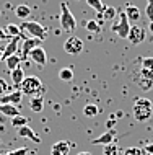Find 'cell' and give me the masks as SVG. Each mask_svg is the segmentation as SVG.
Instances as JSON below:
<instances>
[{
	"label": "cell",
	"mask_w": 153,
	"mask_h": 155,
	"mask_svg": "<svg viewBox=\"0 0 153 155\" xmlns=\"http://www.w3.org/2000/svg\"><path fill=\"white\" fill-rule=\"evenodd\" d=\"M132 114L137 123H145L153 116V103L148 98H137L132 106Z\"/></svg>",
	"instance_id": "6da1fadb"
},
{
	"label": "cell",
	"mask_w": 153,
	"mask_h": 155,
	"mask_svg": "<svg viewBox=\"0 0 153 155\" xmlns=\"http://www.w3.org/2000/svg\"><path fill=\"white\" fill-rule=\"evenodd\" d=\"M130 28H132V26H130L129 18L126 16V12H124V10L117 12V16H116V20L113 21V25H111V31H114L119 38L126 39V38L129 36Z\"/></svg>",
	"instance_id": "7a4b0ae2"
},
{
	"label": "cell",
	"mask_w": 153,
	"mask_h": 155,
	"mask_svg": "<svg viewBox=\"0 0 153 155\" xmlns=\"http://www.w3.org/2000/svg\"><path fill=\"white\" fill-rule=\"evenodd\" d=\"M20 91H21L23 95H30L31 98L39 96L41 91H43V82H41L38 77H34V75L26 77L23 80V83L20 85Z\"/></svg>",
	"instance_id": "3957f363"
},
{
	"label": "cell",
	"mask_w": 153,
	"mask_h": 155,
	"mask_svg": "<svg viewBox=\"0 0 153 155\" xmlns=\"http://www.w3.org/2000/svg\"><path fill=\"white\" fill-rule=\"evenodd\" d=\"M60 26H62V30L67 33L75 31V28H77V20L65 2L60 3Z\"/></svg>",
	"instance_id": "277c9868"
},
{
	"label": "cell",
	"mask_w": 153,
	"mask_h": 155,
	"mask_svg": "<svg viewBox=\"0 0 153 155\" xmlns=\"http://www.w3.org/2000/svg\"><path fill=\"white\" fill-rule=\"evenodd\" d=\"M20 28L24 30V33H28L31 38L39 39V41L46 39V36H47L46 28H44L41 23H38V21H23L21 25H20Z\"/></svg>",
	"instance_id": "5b68a950"
},
{
	"label": "cell",
	"mask_w": 153,
	"mask_h": 155,
	"mask_svg": "<svg viewBox=\"0 0 153 155\" xmlns=\"http://www.w3.org/2000/svg\"><path fill=\"white\" fill-rule=\"evenodd\" d=\"M64 51L70 54V56H77V54H80L83 51V41L77 36H70L64 43Z\"/></svg>",
	"instance_id": "8992f818"
},
{
	"label": "cell",
	"mask_w": 153,
	"mask_h": 155,
	"mask_svg": "<svg viewBox=\"0 0 153 155\" xmlns=\"http://www.w3.org/2000/svg\"><path fill=\"white\" fill-rule=\"evenodd\" d=\"M139 87L143 91H148L153 87V70L142 69L139 74Z\"/></svg>",
	"instance_id": "52a82bcc"
},
{
	"label": "cell",
	"mask_w": 153,
	"mask_h": 155,
	"mask_svg": "<svg viewBox=\"0 0 153 155\" xmlns=\"http://www.w3.org/2000/svg\"><path fill=\"white\" fill-rule=\"evenodd\" d=\"M145 36H147V31L143 30L142 26L135 25V26H132V28H130L127 39L130 41V44L137 46V44H140V43H143V41H145Z\"/></svg>",
	"instance_id": "ba28073f"
},
{
	"label": "cell",
	"mask_w": 153,
	"mask_h": 155,
	"mask_svg": "<svg viewBox=\"0 0 153 155\" xmlns=\"http://www.w3.org/2000/svg\"><path fill=\"white\" fill-rule=\"evenodd\" d=\"M28 59H31L34 64H38V65H46V62H47V54H46V51H44V48L38 46V48H34V49L30 52Z\"/></svg>",
	"instance_id": "9c48e42d"
},
{
	"label": "cell",
	"mask_w": 153,
	"mask_h": 155,
	"mask_svg": "<svg viewBox=\"0 0 153 155\" xmlns=\"http://www.w3.org/2000/svg\"><path fill=\"white\" fill-rule=\"evenodd\" d=\"M114 139H116V131L114 129H109V131H106L104 134H101L100 137H96V139H93L91 140V144L93 145H111L114 142Z\"/></svg>",
	"instance_id": "30bf717a"
},
{
	"label": "cell",
	"mask_w": 153,
	"mask_h": 155,
	"mask_svg": "<svg viewBox=\"0 0 153 155\" xmlns=\"http://www.w3.org/2000/svg\"><path fill=\"white\" fill-rule=\"evenodd\" d=\"M21 100H23V93L20 90L0 96V103H2V104H13V106L20 104V103H21Z\"/></svg>",
	"instance_id": "8fae6325"
},
{
	"label": "cell",
	"mask_w": 153,
	"mask_h": 155,
	"mask_svg": "<svg viewBox=\"0 0 153 155\" xmlns=\"http://www.w3.org/2000/svg\"><path fill=\"white\" fill-rule=\"evenodd\" d=\"M70 149H72V144L69 140H59L52 145L51 155H69Z\"/></svg>",
	"instance_id": "7c38bea8"
},
{
	"label": "cell",
	"mask_w": 153,
	"mask_h": 155,
	"mask_svg": "<svg viewBox=\"0 0 153 155\" xmlns=\"http://www.w3.org/2000/svg\"><path fill=\"white\" fill-rule=\"evenodd\" d=\"M39 46V39H34V38H31V39H24V43L21 44V59H28V56H30V52L33 51L34 48H38Z\"/></svg>",
	"instance_id": "4fadbf2b"
},
{
	"label": "cell",
	"mask_w": 153,
	"mask_h": 155,
	"mask_svg": "<svg viewBox=\"0 0 153 155\" xmlns=\"http://www.w3.org/2000/svg\"><path fill=\"white\" fill-rule=\"evenodd\" d=\"M18 49H20V38H13V39L8 43V46L5 49H3V59H8V57H11V56H15L16 52H18Z\"/></svg>",
	"instance_id": "5bb4252c"
},
{
	"label": "cell",
	"mask_w": 153,
	"mask_h": 155,
	"mask_svg": "<svg viewBox=\"0 0 153 155\" xmlns=\"http://www.w3.org/2000/svg\"><path fill=\"white\" fill-rule=\"evenodd\" d=\"M18 136H20V137H24V139H30V140H33V142H36V144H39V142H41V137H39L34 131H33L30 126H24V127L18 129Z\"/></svg>",
	"instance_id": "9a60e30c"
},
{
	"label": "cell",
	"mask_w": 153,
	"mask_h": 155,
	"mask_svg": "<svg viewBox=\"0 0 153 155\" xmlns=\"http://www.w3.org/2000/svg\"><path fill=\"white\" fill-rule=\"evenodd\" d=\"M124 12H126V16L129 18V21H132V23H137L140 20V16H142L139 7H135V5H127Z\"/></svg>",
	"instance_id": "2e32d148"
},
{
	"label": "cell",
	"mask_w": 153,
	"mask_h": 155,
	"mask_svg": "<svg viewBox=\"0 0 153 155\" xmlns=\"http://www.w3.org/2000/svg\"><path fill=\"white\" fill-rule=\"evenodd\" d=\"M116 16H117V10H116L113 5H106L104 10H103L101 13H98V18H103V20H106V21L116 20Z\"/></svg>",
	"instance_id": "e0dca14e"
},
{
	"label": "cell",
	"mask_w": 153,
	"mask_h": 155,
	"mask_svg": "<svg viewBox=\"0 0 153 155\" xmlns=\"http://www.w3.org/2000/svg\"><path fill=\"white\" fill-rule=\"evenodd\" d=\"M15 15H16V18L26 21V18H30V15H31V8L28 7V5H24V3H21V5H16Z\"/></svg>",
	"instance_id": "ac0fdd59"
},
{
	"label": "cell",
	"mask_w": 153,
	"mask_h": 155,
	"mask_svg": "<svg viewBox=\"0 0 153 155\" xmlns=\"http://www.w3.org/2000/svg\"><path fill=\"white\" fill-rule=\"evenodd\" d=\"M10 75H11V82H13V85H16V87H20L23 83V80L26 78L24 77V70L21 69V67H16L15 70H11Z\"/></svg>",
	"instance_id": "d6986e66"
},
{
	"label": "cell",
	"mask_w": 153,
	"mask_h": 155,
	"mask_svg": "<svg viewBox=\"0 0 153 155\" xmlns=\"http://www.w3.org/2000/svg\"><path fill=\"white\" fill-rule=\"evenodd\" d=\"M0 113L8 116V118H15V116L20 114V110L16 106H13V104H2L0 103Z\"/></svg>",
	"instance_id": "ffe728a7"
},
{
	"label": "cell",
	"mask_w": 153,
	"mask_h": 155,
	"mask_svg": "<svg viewBox=\"0 0 153 155\" xmlns=\"http://www.w3.org/2000/svg\"><path fill=\"white\" fill-rule=\"evenodd\" d=\"M30 110L34 113H41L44 110V100L43 96H34V98L30 100Z\"/></svg>",
	"instance_id": "44dd1931"
},
{
	"label": "cell",
	"mask_w": 153,
	"mask_h": 155,
	"mask_svg": "<svg viewBox=\"0 0 153 155\" xmlns=\"http://www.w3.org/2000/svg\"><path fill=\"white\" fill-rule=\"evenodd\" d=\"M5 31H7V35H8V36H11V38H20V39H21V36H23L21 28H20V26H16V25H13V23L7 25Z\"/></svg>",
	"instance_id": "7402d4cb"
},
{
	"label": "cell",
	"mask_w": 153,
	"mask_h": 155,
	"mask_svg": "<svg viewBox=\"0 0 153 155\" xmlns=\"http://www.w3.org/2000/svg\"><path fill=\"white\" fill-rule=\"evenodd\" d=\"M100 113V108L96 106V104H93V103H90V104H85V108H83V114L86 116V118H94V116Z\"/></svg>",
	"instance_id": "603a6c76"
},
{
	"label": "cell",
	"mask_w": 153,
	"mask_h": 155,
	"mask_svg": "<svg viewBox=\"0 0 153 155\" xmlns=\"http://www.w3.org/2000/svg\"><path fill=\"white\" fill-rule=\"evenodd\" d=\"M59 78L64 82H70L73 80V70L70 69V67H64V69L59 70Z\"/></svg>",
	"instance_id": "cb8c5ba5"
},
{
	"label": "cell",
	"mask_w": 153,
	"mask_h": 155,
	"mask_svg": "<svg viewBox=\"0 0 153 155\" xmlns=\"http://www.w3.org/2000/svg\"><path fill=\"white\" fill-rule=\"evenodd\" d=\"M7 62V67H8V70H15L16 67H20V62H21V57L18 56V54H15V56H11V57H8V59L5 61Z\"/></svg>",
	"instance_id": "d4e9b609"
},
{
	"label": "cell",
	"mask_w": 153,
	"mask_h": 155,
	"mask_svg": "<svg viewBox=\"0 0 153 155\" xmlns=\"http://www.w3.org/2000/svg\"><path fill=\"white\" fill-rule=\"evenodd\" d=\"M11 126L16 127V129H21V127H24V126H28V119L24 118V116L18 114V116H15V118H11Z\"/></svg>",
	"instance_id": "484cf974"
},
{
	"label": "cell",
	"mask_w": 153,
	"mask_h": 155,
	"mask_svg": "<svg viewBox=\"0 0 153 155\" xmlns=\"http://www.w3.org/2000/svg\"><path fill=\"white\" fill-rule=\"evenodd\" d=\"M85 26H86V31H90V33H100L101 31V25L96 20H88Z\"/></svg>",
	"instance_id": "4316f807"
},
{
	"label": "cell",
	"mask_w": 153,
	"mask_h": 155,
	"mask_svg": "<svg viewBox=\"0 0 153 155\" xmlns=\"http://www.w3.org/2000/svg\"><path fill=\"white\" fill-rule=\"evenodd\" d=\"M86 3H88L94 12H98V13H101V12L104 10V7H106L104 3H103V0H86Z\"/></svg>",
	"instance_id": "83f0119b"
},
{
	"label": "cell",
	"mask_w": 153,
	"mask_h": 155,
	"mask_svg": "<svg viewBox=\"0 0 153 155\" xmlns=\"http://www.w3.org/2000/svg\"><path fill=\"white\" fill-rule=\"evenodd\" d=\"M121 155H143V149H139V147H127L124 149Z\"/></svg>",
	"instance_id": "f1b7e54d"
},
{
	"label": "cell",
	"mask_w": 153,
	"mask_h": 155,
	"mask_svg": "<svg viewBox=\"0 0 153 155\" xmlns=\"http://www.w3.org/2000/svg\"><path fill=\"white\" fill-rule=\"evenodd\" d=\"M103 153L104 155H121V152H119V149L116 147L114 144H111V145H106L104 150H103Z\"/></svg>",
	"instance_id": "f546056e"
},
{
	"label": "cell",
	"mask_w": 153,
	"mask_h": 155,
	"mask_svg": "<svg viewBox=\"0 0 153 155\" xmlns=\"http://www.w3.org/2000/svg\"><path fill=\"white\" fill-rule=\"evenodd\" d=\"M142 69L153 70V57H145V59L142 61Z\"/></svg>",
	"instance_id": "4dcf8cb0"
},
{
	"label": "cell",
	"mask_w": 153,
	"mask_h": 155,
	"mask_svg": "<svg viewBox=\"0 0 153 155\" xmlns=\"http://www.w3.org/2000/svg\"><path fill=\"white\" fill-rule=\"evenodd\" d=\"M8 83L5 78H0V96H3V95H7V91H8Z\"/></svg>",
	"instance_id": "1f68e13d"
},
{
	"label": "cell",
	"mask_w": 153,
	"mask_h": 155,
	"mask_svg": "<svg viewBox=\"0 0 153 155\" xmlns=\"http://www.w3.org/2000/svg\"><path fill=\"white\" fill-rule=\"evenodd\" d=\"M145 15H147V18L150 20V21H153V5H148V3H147V8H145Z\"/></svg>",
	"instance_id": "d6a6232c"
},
{
	"label": "cell",
	"mask_w": 153,
	"mask_h": 155,
	"mask_svg": "<svg viewBox=\"0 0 153 155\" xmlns=\"http://www.w3.org/2000/svg\"><path fill=\"white\" fill-rule=\"evenodd\" d=\"M145 152L148 153V155H153V144H148V145H145Z\"/></svg>",
	"instance_id": "836d02e7"
},
{
	"label": "cell",
	"mask_w": 153,
	"mask_h": 155,
	"mask_svg": "<svg viewBox=\"0 0 153 155\" xmlns=\"http://www.w3.org/2000/svg\"><path fill=\"white\" fill-rule=\"evenodd\" d=\"M8 35H7V31L3 30V28H0V41H3V39H7Z\"/></svg>",
	"instance_id": "e575fe53"
},
{
	"label": "cell",
	"mask_w": 153,
	"mask_h": 155,
	"mask_svg": "<svg viewBox=\"0 0 153 155\" xmlns=\"http://www.w3.org/2000/svg\"><path fill=\"white\" fill-rule=\"evenodd\" d=\"M148 31H150L151 35H153V21H150V23H148Z\"/></svg>",
	"instance_id": "d590c367"
},
{
	"label": "cell",
	"mask_w": 153,
	"mask_h": 155,
	"mask_svg": "<svg viewBox=\"0 0 153 155\" xmlns=\"http://www.w3.org/2000/svg\"><path fill=\"white\" fill-rule=\"evenodd\" d=\"M2 61H3V51L0 49V62H2Z\"/></svg>",
	"instance_id": "8d00e7d4"
},
{
	"label": "cell",
	"mask_w": 153,
	"mask_h": 155,
	"mask_svg": "<svg viewBox=\"0 0 153 155\" xmlns=\"http://www.w3.org/2000/svg\"><path fill=\"white\" fill-rule=\"evenodd\" d=\"M77 155H91L90 152H80V153H77Z\"/></svg>",
	"instance_id": "74e56055"
},
{
	"label": "cell",
	"mask_w": 153,
	"mask_h": 155,
	"mask_svg": "<svg viewBox=\"0 0 153 155\" xmlns=\"http://www.w3.org/2000/svg\"><path fill=\"white\" fill-rule=\"evenodd\" d=\"M148 5H153V0H148Z\"/></svg>",
	"instance_id": "f35d334b"
}]
</instances>
